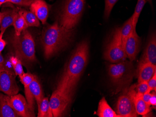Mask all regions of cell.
I'll list each match as a JSON object with an SVG mask.
<instances>
[{
  "mask_svg": "<svg viewBox=\"0 0 156 117\" xmlns=\"http://www.w3.org/2000/svg\"><path fill=\"white\" fill-rule=\"evenodd\" d=\"M12 44L15 51V56L22 62L31 63L36 61L35 42L27 29L23 30L20 36L15 35L12 38Z\"/></svg>",
  "mask_w": 156,
  "mask_h": 117,
  "instance_id": "5b68a950",
  "label": "cell"
},
{
  "mask_svg": "<svg viewBox=\"0 0 156 117\" xmlns=\"http://www.w3.org/2000/svg\"><path fill=\"white\" fill-rule=\"evenodd\" d=\"M10 56L6 57L4 58V72L8 73L9 74H10V75L16 76L15 72L14 71L13 66H12L11 59H10Z\"/></svg>",
  "mask_w": 156,
  "mask_h": 117,
  "instance_id": "83f0119b",
  "label": "cell"
},
{
  "mask_svg": "<svg viewBox=\"0 0 156 117\" xmlns=\"http://www.w3.org/2000/svg\"><path fill=\"white\" fill-rule=\"evenodd\" d=\"M10 59L16 75L19 76V77L24 73L23 67L22 62L21 60L16 56H10Z\"/></svg>",
  "mask_w": 156,
  "mask_h": 117,
  "instance_id": "d4e9b609",
  "label": "cell"
},
{
  "mask_svg": "<svg viewBox=\"0 0 156 117\" xmlns=\"http://www.w3.org/2000/svg\"><path fill=\"white\" fill-rule=\"evenodd\" d=\"M4 58L1 53H0V72H4Z\"/></svg>",
  "mask_w": 156,
  "mask_h": 117,
  "instance_id": "836d02e7",
  "label": "cell"
},
{
  "mask_svg": "<svg viewBox=\"0 0 156 117\" xmlns=\"http://www.w3.org/2000/svg\"><path fill=\"white\" fill-rule=\"evenodd\" d=\"M151 95V92H149V91L145 92L143 95H142V98L144 100V102L148 104V105H150L149 101Z\"/></svg>",
  "mask_w": 156,
  "mask_h": 117,
  "instance_id": "d6a6232c",
  "label": "cell"
},
{
  "mask_svg": "<svg viewBox=\"0 0 156 117\" xmlns=\"http://www.w3.org/2000/svg\"><path fill=\"white\" fill-rule=\"evenodd\" d=\"M135 85L123 89V93L119 97L116 104V113L120 117H136L138 114L134 105V97L136 94Z\"/></svg>",
  "mask_w": 156,
  "mask_h": 117,
  "instance_id": "52a82bcc",
  "label": "cell"
},
{
  "mask_svg": "<svg viewBox=\"0 0 156 117\" xmlns=\"http://www.w3.org/2000/svg\"><path fill=\"white\" fill-rule=\"evenodd\" d=\"M9 102L19 117H35L34 111L30 108L26 98L22 95L16 94L9 96Z\"/></svg>",
  "mask_w": 156,
  "mask_h": 117,
  "instance_id": "9c48e42d",
  "label": "cell"
},
{
  "mask_svg": "<svg viewBox=\"0 0 156 117\" xmlns=\"http://www.w3.org/2000/svg\"><path fill=\"white\" fill-rule=\"evenodd\" d=\"M132 19L133 17L132 16L123 24L122 27L119 28L123 46L125 41L132 34L133 30H135L133 28Z\"/></svg>",
  "mask_w": 156,
  "mask_h": 117,
  "instance_id": "7402d4cb",
  "label": "cell"
},
{
  "mask_svg": "<svg viewBox=\"0 0 156 117\" xmlns=\"http://www.w3.org/2000/svg\"><path fill=\"white\" fill-rule=\"evenodd\" d=\"M89 49V43L87 40L78 44L68 61L56 89L73 96L75 87L87 65Z\"/></svg>",
  "mask_w": 156,
  "mask_h": 117,
  "instance_id": "6da1fadb",
  "label": "cell"
},
{
  "mask_svg": "<svg viewBox=\"0 0 156 117\" xmlns=\"http://www.w3.org/2000/svg\"><path fill=\"white\" fill-rule=\"evenodd\" d=\"M118 0H105V9H104V17L107 19L110 16V13Z\"/></svg>",
  "mask_w": 156,
  "mask_h": 117,
  "instance_id": "484cf974",
  "label": "cell"
},
{
  "mask_svg": "<svg viewBox=\"0 0 156 117\" xmlns=\"http://www.w3.org/2000/svg\"><path fill=\"white\" fill-rule=\"evenodd\" d=\"M146 1L148 2L150 4H152V0H146Z\"/></svg>",
  "mask_w": 156,
  "mask_h": 117,
  "instance_id": "8d00e7d4",
  "label": "cell"
},
{
  "mask_svg": "<svg viewBox=\"0 0 156 117\" xmlns=\"http://www.w3.org/2000/svg\"><path fill=\"white\" fill-rule=\"evenodd\" d=\"M18 13L23 16L29 27H39V20L31 11L23 9H18Z\"/></svg>",
  "mask_w": 156,
  "mask_h": 117,
  "instance_id": "44dd1931",
  "label": "cell"
},
{
  "mask_svg": "<svg viewBox=\"0 0 156 117\" xmlns=\"http://www.w3.org/2000/svg\"><path fill=\"white\" fill-rule=\"evenodd\" d=\"M146 2H147L146 0H137L134 14L132 15L133 17L132 23H133V28L135 30H136V24L138 22V18Z\"/></svg>",
  "mask_w": 156,
  "mask_h": 117,
  "instance_id": "cb8c5ba5",
  "label": "cell"
},
{
  "mask_svg": "<svg viewBox=\"0 0 156 117\" xmlns=\"http://www.w3.org/2000/svg\"><path fill=\"white\" fill-rule=\"evenodd\" d=\"M33 0H9V2L20 5V6L28 7L30 6Z\"/></svg>",
  "mask_w": 156,
  "mask_h": 117,
  "instance_id": "f1b7e54d",
  "label": "cell"
},
{
  "mask_svg": "<svg viewBox=\"0 0 156 117\" xmlns=\"http://www.w3.org/2000/svg\"><path fill=\"white\" fill-rule=\"evenodd\" d=\"M9 2V0H0V5H2L4 3Z\"/></svg>",
  "mask_w": 156,
  "mask_h": 117,
  "instance_id": "e575fe53",
  "label": "cell"
},
{
  "mask_svg": "<svg viewBox=\"0 0 156 117\" xmlns=\"http://www.w3.org/2000/svg\"><path fill=\"white\" fill-rule=\"evenodd\" d=\"M148 87L149 90L156 91V72L154 73L153 76L148 82Z\"/></svg>",
  "mask_w": 156,
  "mask_h": 117,
  "instance_id": "f546056e",
  "label": "cell"
},
{
  "mask_svg": "<svg viewBox=\"0 0 156 117\" xmlns=\"http://www.w3.org/2000/svg\"><path fill=\"white\" fill-rule=\"evenodd\" d=\"M1 12H0V28H1Z\"/></svg>",
  "mask_w": 156,
  "mask_h": 117,
  "instance_id": "d590c367",
  "label": "cell"
},
{
  "mask_svg": "<svg viewBox=\"0 0 156 117\" xmlns=\"http://www.w3.org/2000/svg\"><path fill=\"white\" fill-rule=\"evenodd\" d=\"M72 96L56 89L49 100L53 117H61L67 109L72 100Z\"/></svg>",
  "mask_w": 156,
  "mask_h": 117,
  "instance_id": "ba28073f",
  "label": "cell"
},
{
  "mask_svg": "<svg viewBox=\"0 0 156 117\" xmlns=\"http://www.w3.org/2000/svg\"><path fill=\"white\" fill-rule=\"evenodd\" d=\"M150 105H152V107L154 109H156V91L153 92L151 93V97L150 99Z\"/></svg>",
  "mask_w": 156,
  "mask_h": 117,
  "instance_id": "1f68e13d",
  "label": "cell"
},
{
  "mask_svg": "<svg viewBox=\"0 0 156 117\" xmlns=\"http://www.w3.org/2000/svg\"><path fill=\"white\" fill-rule=\"evenodd\" d=\"M138 83L148 82L156 72V65L149 63L138 64L137 69Z\"/></svg>",
  "mask_w": 156,
  "mask_h": 117,
  "instance_id": "5bb4252c",
  "label": "cell"
},
{
  "mask_svg": "<svg viewBox=\"0 0 156 117\" xmlns=\"http://www.w3.org/2000/svg\"><path fill=\"white\" fill-rule=\"evenodd\" d=\"M9 96L0 92V117H18L9 102Z\"/></svg>",
  "mask_w": 156,
  "mask_h": 117,
  "instance_id": "2e32d148",
  "label": "cell"
},
{
  "mask_svg": "<svg viewBox=\"0 0 156 117\" xmlns=\"http://www.w3.org/2000/svg\"><path fill=\"white\" fill-rule=\"evenodd\" d=\"M19 91V87L16 80V76L5 72H0V92L11 96L18 94Z\"/></svg>",
  "mask_w": 156,
  "mask_h": 117,
  "instance_id": "30bf717a",
  "label": "cell"
},
{
  "mask_svg": "<svg viewBox=\"0 0 156 117\" xmlns=\"http://www.w3.org/2000/svg\"><path fill=\"white\" fill-rule=\"evenodd\" d=\"M38 107V117H53L52 110L50 105V102L48 98L44 97L42 99Z\"/></svg>",
  "mask_w": 156,
  "mask_h": 117,
  "instance_id": "ffe728a7",
  "label": "cell"
},
{
  "mask_svg": "<svg viewBox=\"0 0 156 117\" xmlns=\"http://www.w3.org/2000/svg\"><path fill=\"white\" fill-rule=\"evenodd\" d=\"M3 34L4 33L0 32V53L2 52L7 44L6 41L2 38Z\"/></svg>",
  "mask_w": 156,
  "mask_h": 117,
  "instance_id": "4dcf8cb0",
  "label": "cell"
},
{
  "mask_svg": "<svg viewBox=\"0 0 156 117\" xmlns=\"http://www.w3.org/2000/svg\"><path fill=\"white\" fill-rule=\"evenodd\" d=\"M141 43V39L136 33V30H133L124 44V50L127 58L131 62L136 58L140 51Z\"/></svg>",
  "mask_w": 156,
  "mask_h": 117,
  "instance_id": "8fae6325",
  "label": "cell"
},
{
  "mask_svg": "<svg viewBox=\"0 0 156 117\" xmlns=\"http://www.w3.org/2000/svg\"><path fill=\"white\" fill-rule=\"evenodd\" d=\"M73 36V29L65 28L58 21L47 25L44 29L41 37L45 58H50L65 49L71 43Z\"/></svg>",
  "mask_w": 156,
  "mask_h": 117,
  "instance_id": "7a4b0ae2",
  "label": "cell"
},
{
  "mask_svg": "<svg viewBox=\"0 0 156 117\" xmlns=\"http://www.w3.org/2000/svg\"><path fill=\"white\" fill-rule=\"evenodd\" d=\"M108 74L116 91H120L128 87L132 82L135 70L132 62L125 60L108 66Z\"/></svg>",
  "mask_w": 156,
  "mask_h": 117,
  "instance_id": "277c9868",
  "label": "cell"
},
{
  "mask_svg": "<svg viewBox=\"0 0 156 117\" xmlns=\"http://www.w3.org/2000/svg\"><path fill=\"white\" fill-rule=\"evenodd\" d=\"M135 90L137 94L141 95H143L147 91L151 92L148 87V82L138 83L135 85Z\"/></svg>",
  "mask_w": 156,
  "mask_h": 117,
  "instance_id": "4316f807",
  "label": "cell"
},
{
  "mask_svg": "<svg viewBox=\"0 0 156 117\" xmlns=\"http://www.w3.org/2000/svg\"><path fill=\"white\" fill-rule=\"evenodd\" d=\"M30 11L34 13L43 24L47 21L49 15L48 4L44 0H33L30 6Z\"/></svg>",
  "mask_w": 156,
  "mask_h": 117,
  "instance_id": "4fadbf2b",
  "label": "cell"
},
{
  "mask_svg": "<svg viewBox=\"0 0 156 117\" xmlns=\"http://www.w3.org/2000/svg\"><path fill=\"white\" fill-rule=\"evenodd\" d=\"M134 101L136 111L138 115H142L144 117L150 113L151 111V105L144 102L142 98V95L136 93Z\"/></svg>",
  "mask_w": 156,
  "mask_h": 117,
  "instance_id": "ac0fdd59",
  "label": "cell"
},
{
  "mask_svg": "<svg viewBox=\"0 0 156 117\" xmlns=\"http://www.w3.org/2000/svg\"><path fill=\"white\" fill-rule=\"evenodd\" d=\"M85 3V0H65L58 15V23L67 29H74L82 16Z\"/></svg>",
  "mask_w": 156,
  "mask_h": 117,
  "instance_id": "3957f363",
  "label": "cell"
},
{
  "mask_svg": "<svg viewBox=\"0 0 156 117\" xmlns=\"http://www.w3.org/2000/svg\"><path fill=\"white\" fill-rule=\"evenodd\" d=\"M18 9H9L1 12V24L0 32L4 33L6 29L13 25L14 20L18 13Z\"/></svg>",
  "mask_w": 156,
  "mask_h": 117,
  "instance_id": "9a60e30c",
  "label": "cell"
},
{
  "mask_svg": "<svg viewBox=\"0 0 156 117\" xmlns=\"http://www.w3.org/2000/svg\"><path fill=\"white\" fill-rule=\"evenodd\" d=\"M145 63L156 65V36L155 33H152L148 39L139 64Z\"/></svg>",
  "mask_w": 156,
  "mask_h": 117,
  "instance_id": "7c38bea8",
  "label": "cell"
},
{
  "mask_svg": "<svg viewBox=\"0 0 156 117\" xmlns=\"http://www.w3.org/2000/svg\"><path fill=\"white\" fill-rule=\"evenodd\" d=\"M13 26L15 31V35L17 36H20L23 30L27 29L29 27L23 16L18 12L14 20Z\"/></svg>",
  "mask_w": 156,
  "mask_h": 117,
  "instance_id": "603a6c76",
  "label": "cell"
},
{
  "mask_svg": "<svg viewBox=\"0 0 156 117\" xmlns=\"http://www.w3.org/2000/svg\"><path fill=\"white\" fill-rule=\"evenodd\" d=\"M29 89L35 100H36L37 105H39L44 96L42 87L36 76L35 77V78L30 84Z\"/></svg>",
  "mask_w": 156,
  "mask_h": 117,
  "instance_id": "d6986e66",
  "label": "cell"
},
{
  "mask_svg": "<svg viewBox=\"0 0 156 117\" xmlns=\"http://www.w3.org/2000/svg\"><path fill=\"white\" fill-rule=\"evenodd\" d=\"M1 5H0V7H1Z\"/></svg>",
  "mask_w": 156,
  "mask_h": 117,
  "instance_id": "74e56055",
  "label": "cell"
},
{
  "mask_svg": "<svg viewBox=\"0 0 156 117\" xmlns=\"http://www.w3.org/2000/svg\"><path fill=\"white\" fill-rule=\"evenodd\" d=\"M96 114L99 117H120L109 106L104 97L99 102Z\"/></svg>",
  "mask_w": 156,
  "mask_h": 117,
  "instance_id": "e0dca14e",
  "label": "cell"
},
{
  "mask_svg": "<svg viewBox=\"0 0 156 117\" xmlns=\"http://www.w3.org/2000/svg\"><path fill=\"white\" fill-rule=\"evenodd\" d=\"M104 57L106 60L112 63H117L126 60L127 55L119 28L115 30L111 40L106 46Z\"/></svg>",
  "mask_w": 156,
  "mask_h": 117,
  "instance_id": "8992f818",
  "label": "cell"
}]
</instances>
